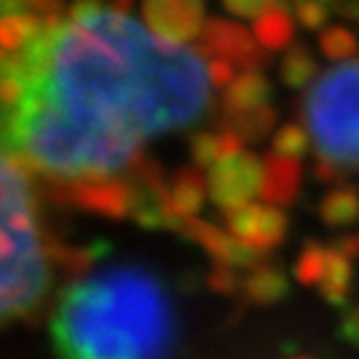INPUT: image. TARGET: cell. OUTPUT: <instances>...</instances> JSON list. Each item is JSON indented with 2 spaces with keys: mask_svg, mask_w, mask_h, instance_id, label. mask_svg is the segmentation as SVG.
Wrapping results in <instances>:
<instances>
[{
  "mask_svg": "<svg viewBox=\"0 0 359 359\" xmlns=\"http://www.w3.org/2000/svg\"><path fill=\"white\" fill-rule=\"evenodd\" d=\"M51 338L59 359H170L173 306L152 271L115 264L62 290Z\"/></svg>",
  "mask_w": 359,
  "mask_h": 359,
  "instance_id": "1",
  "label": "cell"
},
{
  "mask_svg": "<svg viewBox=\"0 0 359 359\" xmlns=\"http://www.w3.org/2000/svg\"><path fill=\"white\" fill-rule=\"evenodd\" d=\"M29 176L3 154V320H29L40 309L48 285L46 250L38 240Z\"/></svg>",
  "mask_w": 359,
  "mask_h": 359,
  "instance_id": "2",
  "label": "cell"
},
{
  "mask_svg": "<svg viewBox=\"0 0 359 359\" xmlns=\"http://www.w3.org/2000/svg\"><path fill=\"white\" fill-rule=\"evenodd\" d=\"M301 109L320 160L346 173L359 170V62L325 69Z\"/></svg>",
  "mask_w": 359,
  "mask_h": 359,
  "instance_id": "3",
  "label": "cell"
},
{
  "mask_svg": "<svg viewBox=\"0 0 359 359\" xmlns=\"http://www.w3.org/2000/svg\"><path fill=\"white\" fill-rule=\"evenodd\" d=\"M261 187H264V157H256L253 152L226 157L208 173V194L213 205L224 210V216L248 208V203L261 194Z\"/></svg>",
  "mask_w": 359,
  "mask_h": 359,
  "instance_id": "4",
  "label": "cell"
},
{
  "mask_svg": "<svg viewBox=\"0 0 359 359\" xmlns=\"http://www.w3.org/2000/svg\"><path fill=\"white\" fill-rule=\"evenodd\" d=\"M197 51L203 53V59H221V62H229L231 67H243L245 72H258L269 62L266 51L243 25L221 16H213L205 22Z\"/></svg>",
  "mask_w": 359,
  "mask_h": 359,
  "instance_id": "5",
  "label": "cell"
},
{
  "mask_svg": "<svg viewBox=\"0 0 359 359\" xmlns=\"http://www.w3.org/2000/svg\"><path fill=\"white\" fill-rule=\"evenodd\" d=\"M51 194L67 205L83 208L88 213H99L112 221L130 216V189L126 179H51Z\"/></svg>",
  "mask_w": 359,
  "mask_h": 359,
  "instance_id": "6",
  "label": "cell"
},
{
  "mask_svg": "<svg viewBox=\"0 0 359 359\" xmlns=\"http://www.w3.org/2000/svg\"><path fill=\"white\" fill-rule=\"evenodd\" d=\"M142 16L154 38L184 46L203 35L205 27V6L197 0H147Z\"/></svg>",
  "mask_w": 359,
  "mask_h": 359,
  "instance_id": "7",
  "label": "cell"
},
{
  "mask_svg": "<svg viewBox=\"0 0 359 359\" xmlns=\"http://www.w3.org/2000/svg\"><path fill=\"white\" fill-rule=\"evenodd\" d=\"M224 218L234 240L261 253L274 250L287 234V216L274 205H248L243 210L226 213Z\"/></svg>",
  "mask_w": 359,
  "mask_h": 359,
  "instance_id": "8",
  "label": "cell"
},
{
  "mask_svg": "<svg viewBox=\"0 0 359 359\" xmlns=\"http://www.w3.org/2000/svg\"><path fill=\"white\" fill-rule=\"evenodd\" d=\"M179 234L194 240L197 245H203L208 253L216 258L218 264L231 266V269H237V266H245V269H258V266H264V264H266V258H269V253H261V250L248 248V245H243L240 240H234V237H229V234H224V231L216 229L213 224L200 221V218L181 221Z\"/></svg>",
  "mask_w": 359,
  "mask_h": 359,
  "instance_id": "9",
  "label": "cell"
},
{
  "mask_svg": "<svg viewBox=\"0 0 359 359\" xmlns=\"http://www.w3.org/2000/svg\"><path fill=\"white\" fill-rule=\"evenodd\" d=\"M301 187V163L293 157L271 152L264 157V187L261 197L266 200V205H290L298 197Z\"/></svg>",
  "mask_w": 359,
  "mask_h": 359,
  "instance_id": "10",
  "label": "cell"
},
{
  "mask_svg": "<svg viewBox=\"0 0 359 359\" xmlns=\"http://www.w3.org/2000/svg\"><path fill=\"white\" fill-rule=\"evenodd\" d=\"M269 99H271L269 80L261 75V72H243V75H237V80L231 83L229 88L224 90L221 109H224V117L248 115V112H256V109L269 107Z\"/></svg>",
  "mask_w": 359,
  "mask_h": 359,
  "instance_id": "11",
  "label": "cell"
},
{
  "mask_svg": "<svg viewBox=\"0 0 359 359\" xmlns=\"http://www.w3.org/2000/svg\"><path fill=\"white\" fill-rule=\"evenodd\" d=\"M205 203V181L200 170L192 165H184L176 170L173 181L168 184V208L179 221L197 218L200 208Z\"/></svg>",
  "mask_w": 359,
  "mask_h": 359,
  "instance_id": "12",
  "label": "cell"
},
{
  "mask_svg": "<svg viewBox=\"0 0 359 359\" xmlns=\"http://www.w3.org/2000/svg\"><path fill=\"white\" fill-rule=\"evenodd\" d=\"M293 35V8L285 3H269V8L253 22V38L264 51H290Z\"/></svg>",
  "mask_w": 359,
  "mask_h": 359,
  "instance_id": "13",
  "label": "cell"
},
{
  "mask_svg": "<svg viewBox=\"0 0 359 359\" xmlns=\"http://www.w3.org/2000/svg\"><path fill=\"white\" fill-rule=\"evenodd\" d=\"M243 139L231 130H197L189 139V154L197 168H213L216 163L243 152Z\"/></svg>",
  "mask_w": 359,
  "mask_h": 359,
  "instance_id": "14",
  "label": "cell"
},
{
  "mask_svg": "<svg viewBox=\"0 0 359 359\" xmlns=\"http://www.w3.org/2000/svg\"><path fill=\"white\" fill-rule=\"evenodd\" d=\"M243 290H245V298L250 304L271 306V304H280V301L287 298L290 283H287V277L283 274V269L264 264V266H258V269H253L248 274V280L243 283Z\"/></svg>",
  "mask_w": 359,
  "mask_h": 359,
  "instance_id": "15",
  "label": "cell"
},
{
  "mask_svg": "<svg viewBox=\"0 0 359 359\" xmlns=\"http://www.w3.org/2000/svg\"><path fill=\"white\" fill-rule=\"evenodd\" d=\"M107 250H109L107 243H96V245H88V248H72V245L53 240V243L46 245V256L51 258V261H56L75 280L88 277V269L96 264V258L102 256V253H107Z\"/></svg>",
  "mask_w": 359,
  "mask_h": 359,
  "instance_id": "16",
  "label": "cell"
},
{
  "mask_svg": "<svg viewBox=\"0 0 359 359\" xmlns=\"http://www.w3.org/2000/svg\"><path fill=\"white\" fill-rule=\"evenodd\" d=\"M348 285H351V258H346L330 245L327 248V269L320 283L322 298L333 306H344L348 298Z\"/></svg>",
  "mask_w": 359,
  "mask_h": 359,
  "instance_id": "17",
  "label": "cell"
},
{
  "mask_svg": "<svg viewBox=\"0 0 359 359\" xmlns=\"http://www.w3.org/2000/svg\"><path fill=\"white\" fill-rule=\"evenodd\" d=\"M320 218L327 226H348L359 221V189L357 187H335L322 197Z\"/></svg>",
  "mask_w": 359,
  "mask_h": 359,
  "instance_id": "18",
  "label": "cell"
},
{
  "mask_svg": "<svg viewBox=\"0 0 359 359\" xmlns=\"http://www.w3.org/2000/svg\"><path fill=\"white\" fill-rule=\"evenodd\" d=\"M280 77L287 88H306L309 83H317V62L306 46L295 43L290 51L283 56L280 65ZM311 88V86H309Z\"/></svg>",
  "mask_w": 359,
  "mask_h": 359,
  "instance_id": "19",
  "label": "cell"
},
{
  "mask_svg": "<svg viewBox=\"0 0 359 359\" xmlns=\"http://www.w3.org/2000/svg\"><path fill=\"white\" fill-rule=\"evenodd\" d=\"M274 123H277V115H274L271 107L248 112V115L221 117V128L237 133L243 142H261V139L269 133V128H274Z\"/></svg>",
  "mask_w": 359,
  "mask_h": 359,
  "instance_id": "20",
  "label": "cell"
},
{
  "mask_svg": "<svg viewBox=\"0 0 359 359\" xmlns=\"http://www.w3.org/2000/svg\"><path fill=\"white\" fill-rule=\"evenodd\" d=\"M327 269V248L314 240H309L301 250V256L295 261V280L301 285H320Z\"/></svg>",
  "mask_w": 359,
  "mask_h": 359,
  "instance_id": "21",
  "label": "cell"
},
{
  "mask_svg": "<svg viewBox=\"0 0 359 359\" xmlns=\"http://www.w3.org/2000/svg\"><path fill=\"white\" fill-rule=\"evenodd\" d=\"M320 48L330 62H346L351 56H357L359 43L346 27H327L320 35Z\"/></svg>",
  "mask_w": 359,
  "mask_h": 359,
  "instance_id": "22",
  "label": "cell"
},
{
  "mask_svg": "<svg viewBox=\"0 0 359 359\" xmlns=\"http://www.w3.org/2000/svg\"><path fill=\"white\" fill-rule=\"evenodd\" d=\"M309 130L295 126V123H287L283 128L274 133V152L283 154V157H293L298 160L301 154L309 152Z\"/></svg>",
  "mask_w": 359,
  "mask_h": 359,
  "instance_id": "23",
  "label": "cell"
},
{
  "mask_svg": "<svg viewBox=\"0 0 359 359\" xmlns=\"http://www.w3.org/2000/svg\"><path fill=\"white\" fill-rule=\"evenodd\" d=\"M293 13L306 29H320V27H325L333 8H330V3H295Z\"/></svg>",
  "mask_w": 359,
  "mask_h": 359,
  "instance_id": "24",
  "label": "cell"
},
{
  "mask_svg": "<svg viewBox=\"0 0 359 359\" xmlns=\"http://www.w3.org/2000/svg\"><path fill=\"white\" fill-rule=\"evenodd\" d=\"M208 285L221 295H234L243 287V283L237 280L234 269H231V266H224V264H216V266H213V271L208 274Z\"/></svg>",
  "mask_w": 359,
  "mask_h": 359,
  "instance_id": "25",
  "label": "cell"
},
{
  "mask_svg": "<svg viewBox=\"0 0 359 359\" xmlns=\"http://www.w3.org/2000/svg\"><path fill=\"white\" fill-rule=\"evenodd\" d=\"M208 62V75H210V83H213V88H229L231 83L237 80L234 75V67L229 62H221V59H205Z\"/></svg>",
  "mask_w": 359,
  "mask_h": 359,
  "instance_id": "26",
  "label": "cell"
},
{
  "mask_svg": "<svg viewBox=\"0 0 359 359\" xmlns=\"http://www.w3.org/2000/svg\"><path fill=\"white\" fill-rule=\"evenodd\" d=\"M224 8L229 13H234V16H243V19H253L256 22L258 16L269 8V3H264V0H250V3H245V0H226Z\"/></svg>",
  "mask_w": 359,
  "mask_h": 359,
  "instance_id": "27",
  "label": "cell"
},
{
  "mask_svg": "<svg viewBox=\"0 0 359 359\" xmlns=\"http://www.w3.org/2000/svg\"><path fill=\"white\" fill-rule=\"evenodd\" d=\"M341 338L351 344L354 348H359V306L348 309L346 314H344V320H341Z\"/></svg>",
  "mask_w": 359,
  "mask_h": 359,
  "instance_id": "28",
  "label": "cell"
},
{
  "mask_svg": "<svg viewBox=\"0 0 359 359\" xmlns=\"http://www.w3.org/2000/svg\"><path fill=\"white\" fill-rule=\"evenodd\" d=\"M314 176H317V181H325V184H335V181H341L344 176H346V170H341V168L333 165V163H327V160H320V157H317Z\"/></svg>",
  "mask_w": 359,
  "mask_h": 359,
  "instance_id": "29",
  "label": "cell"
},
{
  "mask_svg": "<svg viewBox=\"0 0 359 359\" xmlns=\"http://www.w3.org/2000/svg\"><path fill=\"white\" fill-rule=\"evenodd\" d=\"M335 250H341L346 258H357L359 256V234H344L333 243Z\"/></svg>",
  "mask_w": 359,
  "mask_h": 359,
  "instance_id": "30",
  "label": "cell"
},
{
  "mask_svg": "<svg viewBox=\"0 0 359 359\" xmlns=\"http://www.w3.org/2000/svg\"><path fill=\"white\" fill-rule=\"evenodd\" d=\"M333 13H341L351 22H359V3H330Z\"/></svg>",
  "mask_w": 359,
  "mask_h": 359,
  "instance_id": "31",
  "label": "cell"
}]
</instances>
